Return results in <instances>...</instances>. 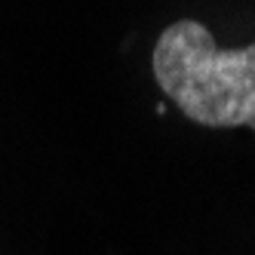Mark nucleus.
Masks as SVG:
<instances>
[{
	"label": "nucleus",
	"mask_w": 255,
	"mask_h": 255,
	"mask_svg": "<svg viewBox=\"0 0 255 255\" xmlns=\"http://www.w3.org/2000/svg\"><path fill=\"white\" fill-rule=\"evenodd\" d=\"M154 80L200 126L255 129V43L222 49L203 22L178 19L154 46Z\"/></svg>",
	"instance_id": "1"
}]
</instances>
